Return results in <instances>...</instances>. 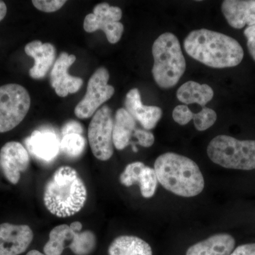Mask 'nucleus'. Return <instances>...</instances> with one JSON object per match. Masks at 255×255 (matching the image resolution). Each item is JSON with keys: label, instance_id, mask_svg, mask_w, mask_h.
I'll use <instances>...</instances> for the list:
<instances>
[{"label": "nucleus", "instance_id": "obj_1", "mask_svg": "<svg viewBox=\"0 0 255 255\" xmlns=\"http://www.w3.org/2000/svg\"><path fill=\"white\" fill-rule=\"evenodd\" d=\"M184 48L191 58L213 68L237 66L244 57L243 48L235 38L206 28L189 33Z\"/></svg>", "mask_w": 255, "mask_h": 255}, {"label": "nucleus", "instance_id": "obj_2", "mask_svg": "<svg viewBox=\"0 0 255 255\" xmlns=\"http://www.w3.org/2000/svg\"><path fill=\"white\" fill-rule=\"evenodd\" d=\"M87 198L86 186L77 171L63 166L55 171L47 183L43 202L50 214L66 218L80 212Z\"/></svg>", "mask_w": 255, "mask_h": 255}, {"label": "nucleus", "instance_id": "obj_3", "mask_svg": "<svg viewBox=\"0 0 255 255\" xmlns=\"http://www.w3.org/2000/svg\"><path fill=\"white\" fill-rule=\"evenodd\" d=\"M154 169L159 184L176 195L194 197L204 190L205 182L199 166L185 156L166 152L156 159Z\"/></svg>", "mask_w": 255, "mask_h": 255}, {"label": "nucleus", "instance_id": "obj_4", "mask_svg": "<svg viewBox=\"0 0 255 255\" xmlns=\"http://www.w3.org/2000/svg\"><path fill=\"white\" fill-rule=\"evenodd\" d=\"M154 63L152 76L160 88L175 86L185 73L187 63L180 43L173 33L166 32L155 40L152 45Z\"/></svg>", "mask_w": 255, "mask_h": 255}, {"label": "nucleus", "instance_id": "obj_5", "mask_svg": "<svg viewBox=\"0 0 255 255\" xmlns=\"http://www.w3.org/2000/svg\"><path fill=\"white\" fill-rule=\"evenodd\" d=\"M207 154L215 164L227 169H255V140H241L219 135L209 142Z\"/></svg>", "mask_w": 255, "mask_h": 255}, {"label": "nucleus", "instance_id": "obj_6", "mask_svg": "<svg viewBox=\"0 0 255 255\" xmlns=\"http://www.w3.org/2000/svg\"><path fill=\"white\" fill-rule=\"evenodd\" d=\"M31 97L26 88L18 84L0 87V132L12 130L26 117Z\"/></svg>", "mask_w": 255, "mask_h": 255}, {"label": "nucleus", "instance_id": "obj_7", "mask_svg": "<svg viewBox=\"0 0 255 255\" xmlns=\"http://www.w3.org/2000/svg\"><path fill=\"white\" fill-rule=\"evenodd\" d=\"M114 119L108 106H102L94 114L88 128V139L92 153L101 161L109 160L114 154Z\"/></svg>", "mask_w": 255, "mask_h": 255}, {"label": "nucleus", "instance_id": "obj_8", "mask_svg": "<svg viewBox=\"0 0 255 255\" xmlns=\"http://www.w3.org/2000/svg\"><path fill=\"white\" fill-rule=\"evenodd\" d=\"M109 80L110 73L104 67L97 69L90 77L86 94L75 108V114L78 118H90L101 106L113 97L115 90L109 85Z\"/></svg>", "mask_w": 255, "mask_h": 255}, {"label": "nucleus", "instance_id": "obj_9", "mask_svg": "<svg viewBox=\"0 0 255 255\" xmlns=\"http://www.w3.org/2000/svg\"><path fill=\"white\" fill-rule=\"evenodd\" d=\"M122 10L118 6H110L108 3L96 5L92 14H87L84 20V29L87 33H93L97 30L105 32L107 40L112 44L118 43L124 31Z\"/></svg>", "mask_w": 255, "mask_h": 255}, {"label": "nucleus", "instance_id": "obj_10", "mask_svg": "<svg viewBox=\"0 0 255 255\" xmlns=\"http://www.w3.org/2000/svg\"><path fill=\"white\" fill-rule=\"evenodd\" d=\"M29 162L28 151L20 142H6L0 150V166L5 177L11 184H18L21 173L28 169Z\"/></svg>", "mask_w": 255, "mask_h": 255}, {"label": "nucleus", "instance_id": "obj_11", "mask_svg": "<svg viewBox=\"0 0 255 255\" xmlns=\"http://www.w3.org/2000/svg\"><path fill=\"white\" fill-rule=\"evenodd\" d=\"M76 60V56L63 52L55 60L50 73V83L55 93L60 97H65L69 94H75L81 88L83 80L69 75L70 67Z\"/></svg>", "mask_w": 255, "mask_h": 255}, {"label": "nucleus", "instance_id": "obj_12", "mask_svg": "<svg viewBox=\"0 0 255 255\" xmlns=\"http://www.w3.org/2000/svg\"><path fill=\"white\" fill-rule=\"evenodd\" d=\"M33 239L27 225L0 224V255H19L27 250Z\"/></svg>", "mask_w": 255, "mask_h": 255}, {"label": "nucleus", "instance_id": "obj_13", "mask_svg": "<svg viewBox=\"0 0 255 255\" xmlns=\"http://www.w3.org/2000/svg\"><path fill=\"white\" fill-rule=\"evenodd\" d=\"M121 184L130 187L138 184L141 195L145 199L155 195L157 186V178L154 168L145 166L141 162L128 164L119 177Z\"/></svg>", "mask_w": 255, "mask_h": 255}, {"label": "nucleus", "instance_id": "obj_14", "mask_svg": "<svg viewBox=\"0 0 255 255\" xmlns=\"http://www.w3.org/2000/svg\"><path fill=\"white\" fill-rule=\"evenodd\" d=\"M125 109L139 122L145 130L155 128L162 117V109L156 106H145L142 104L140 92L133 88L126 96Z\"/></svg>", "mask_w": 255, "mask_h": 255}, {"label": "nucleus", "instance_id": "obj_15", "mask_svg": "<svg viewBox=\"0 0 255 255\" xmlns=\"http://www.w3.org/2000/svg\"><path fill=\"white\" fill-rule=\"evenodd\" d=\"M25 142L32 155L43 162L54 160L60 151V140L51 130H34Z\"/></svg>", "mask_w": 255, "mask_h": 255}, {"label": "nucleus", "instance_id": "obj_16", "mask_svg": "<svg viewBox=\"0 0 255 255\" xmlns=\"http://www.w3.org/2000/svg\"><path fill=\"white\" fill-rule=\"evenodd\" d=\"M24 50L26 55L34 60V65L29 70L30 77L34 80L44 78L56 60L55 46L51 43L33 41L26 44Z\"/></svg>", "mask_w": 255, "mask_h": 255}, {"label": "nucleus", "instance_id": "obj_17", "mask_svg": "<svg viewBox=\"0 0 255 255\" xmlns=\"http://www.w3.org/2000/svg\"><path fill=\"white\" fill-rule=\"evenodd\" d=\"M221 11L231 27L241 29L255 25V0H226Z\"/></svg>", "mask_w": 255, "mask_h": 255}, {"label": "nucleus", "instance_id": "obj_18", "mask_svg": "<svg viewBox=\"0 0 255 255\" xmlns=\"http://www.w3.org/2000/svg\"><path fill=\"white\" fill-rule=\"evenodd\" d=\"M236 246L234 238L219 233L190 247L186 255H230Z\"/></svg>", "mask_w": 255, "mask_h": 255}, {"label": "nucleus", "instance_id": "obj_19", "mask_svg": "<svg viewBox=\"0 0 255 255\" xmlns=\"http://www.w3.org/2000/svg\"><path fill=\"white\" fill-rule=\"evenodd\" d=\"M135 127L136 122L126 109L117 111L114 122L113 142L117 150H124L129 145Z\"/></svg>", "mask_w": 255, "mask_h": 255}, {"label": "nucleus", "instance_id": "obj_20", "mask_svg": "<svg viewBox=\"0 0 255 255\" xmlns=\"http://www.w3.org/2000/svg\"><path fill=\"white\" fill-rule=\"evenodd\" d=\"M214 96V90L209 85H201L194 81L183 84L177 92V97L179 102L185 105L198 104L202 108L206 107V105L212 100Z\"/></svg>", "mask_w": 255, "mask_h": 255}, {"label": "nucleus", "instance_id": "obj_21", "mask_svg": "<svg viewBox=\"0 0 255 255\" xmlns=\"http://www.w3.org/2000/svg\"><path fill=\"white\" fill-rule=\"evenodd\" d=\"M110 255H152V248L141 238L122 236L116 238L109 248Z\"/></svg>", "mask_w": 255, "mask_h": 255}, {"label": "nucleus", "instance_id": "obj_22", "mask_svg": "<svg viewBox=\"0 0 255 255\" xmlns=\"http://www.w3.org/2000/svg\"><path fill=\"white\" fill-rule=\"evenodd\" d=\"M73 238L74 233L68 225L62 224L56 226L50 231L49 241L47 242L43 248L45 255H61L67 242L71 243Z\"/></svg>", "mask_w": 255, "mask_h": 255}, {"label": "nucleus", "instance_id": "obj_23", "mask_svg": "<svg viewBox=\"0 0 255 255\" xmlns=\"http://www.w3.org/2000/svg\"><path fill=\"white\" fill-rule=\"evenodd\" d=\"M97 238L95 233L90 231L75 233L69 248L75 255H90L95 251Z\"/></svg>", "mask_w": 255, "mask_h": 255}, {"label": "nucleus", "instance_id": "obj_24", "mask_svg": "<svg viewBox=\"0 0 255 255\" xmlns=\"http://www.w3.org/2000/svg\"><path fill=\"white\" fill-rule=\"evenodd\" d=\"M86 140L80 134H68L62 137L60 151L72 158L80 157L85 151Z\"/></svg>", "mask_w": 255, "mask_h": 255}, {"label": "nucleus", "instance_id": "obj_25", "mask_svg": "<svg viewBox=\"0 0 255 255\" xmlns=\"http://www.w3.org/2000/svg\"><path fill=\"white\" fill-rule=\"evenodd\" d=\"M193 120L196 130L204 131L216 123L217 114L212 109L206 107L202 108L199 113L194 114Z\"/></svg>", "mask_w": 255, "mask_h": 255}, {"label": "nucleus", "instance_id": "obj_26", "mask_svg": "<svg viewBox=\"0 0 255 255\" xmlns=\"http://www.w3.org/2000/svg\"><path fill=\"white\" fill-rule=\"evenodd\" d=\"M67 1L65 0H34L32 1L37 9L44 12L50 13L58 11Z\"/></svg>", "mask_w": 255, "mask_h": 255}, {"label": "nucleus", "instance_id": "obj_27", "mask_svg": "<svg viewBox=\"0 0 255 255\" xmlns=\"http://www.w3.org/2000/svg\"><path fill=\"white\" fill-rule=\"evenodd\" d=\"M194 113L186 105H178L172 112V118L179 125L184 126L193 120Z\"/></svg>", "mask_w": 255, "mask_h": 255}, {"label": "nucleus", "instance_id": "obj_28", "mask_svg": "<svg viewBox=\"0 0 255 255\" xmlns=\"http://www.w3.org/2000/svg\"><path fill=\"white\" fill-rule=\"evenodd\" d=\"M133 135L136 137L137 143L144 147H150L155 142V136L153 133L150 130H145L144 128L135 129Z\"/></svg>", "mask_w": 255, "mask_h": 255}, {"label": "nucleus", "instance_id": "obj_29", "mask_svg": "<svg viewBox=\"0 0 255 255\" xmlns=\"http://www.w3.org/2000/svg\"><path fill=\"white\" fill-rule=\"evenodd\" d=\"M83 132V127L82 124L76 121H70L64 124L61 129L62 137L68 134H80Z\"/></svg>", "mask_w": 255, "mask_h": 255}, {"label": "nucleus", "instance_id": "obj_30", "mask_svg": "<svg viewBox=\"0 0 255 255\" xmlns=\"http://www.w3.org/2000/svg\"><path fill=\"white\" fill-rule=\"evenodd\" d=\"M244 35L247 38V46L250 54L255 61V25L248 26L245 29Z\"/></svg>", "mask_w": 255, "mask_h": 255}, {"label": "nucleus", "instance_id": "obj_31", "mask_svg": "<svg viewBox=\"0 0 255 255\" xmlns=\"http://www.w3.org/2000/svg\"><path fill=\"white\" fill-rule=\"evenodd\" d=\"M230 255H255V243L238 246Z\"/></svg>", "mask_w": 255, "mask_h": 255}, {"label": "nucleus", "instance_id": "obj_32", "mask_svg": "<svg viewBox=\"0 0 255 255\" xmlns=\"http://www.w3.org/2000/svg\"><path fill=\"white\" fill-rule=\"evenodd\" d=\"M70 226V229L73 231L74 234L75 233H78L81 232L82 229V224L79 221H75V222L72 223Z\"/></svg>", "mask_w": 255, "mask_h": 255}, {"label": "nucleus", "instance_id": "obj_33", "mask_svg": "<svg viewBox=\"0 0 255 255\" xmlns=\"http://www.w3.org/2000/svg\"><path fill=\"white\" fill-rule=\"evenodd\" d=\"M7 12V7L4 1H0V21L4 19Z\"/></svg>", "mask_w": 255, "mask_h": 255}, {"label": "nucleus", "instance_id": "obj_34", "mask_svg": "<svg viewBox=\"0 0 255 255\" xmlns=\"http://www.w3.org/2000/svg\"><path fill=\"white\" fill-rule=\"evenodd\" d=\"M26 255H46L45 254H43V253H40L39 251H31L28 252Z\"/></svg>", "mask_w": 255, "mask_h": 255}]
</instances>
